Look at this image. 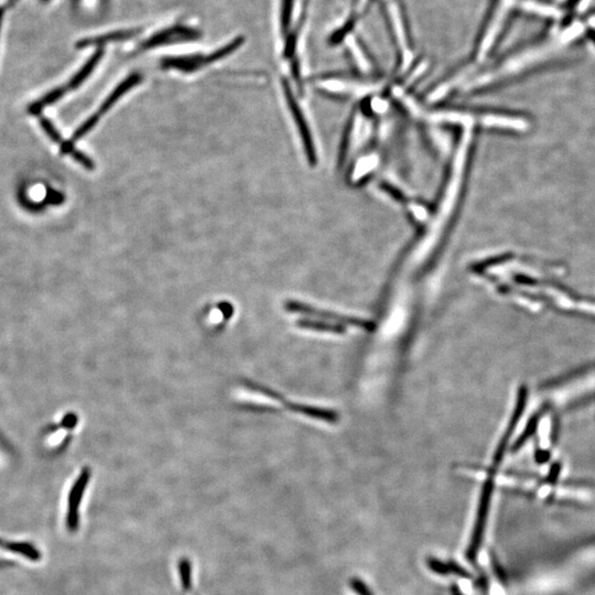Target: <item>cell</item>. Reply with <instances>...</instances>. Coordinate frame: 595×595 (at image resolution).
<instances>
[{"instance_id":"1","label":"cell","mask_w":595,"mask_h":595,"mask_svg":"<svg viewBox=\"0 0 595 595\" xmlns=\"http://www.w3.org/2000/svg\"><path fill=\"white\" fill-rule=\"evenodd\" d=\"M89 479H91V470L89 467H84L77 479L74 480L67 493L65 527L70 534H75L80 529V524H81L80 508H81L82 501H83L87 484L89 483Z\"/></svg>"},{"instance_id":"2","label":"cell","mask_w":595,"mask_h":595,"mask_svg":"<svg viewBox=\"0 0 595 595\" xmlns=\"http://www.w3.org/2000/svg\"><path fill=\"white\" fill-rule=\"evenodd\" d=\"M493 472L491 471L488 479L483 484L482 492H481L480 502L477 508L476 522L471 537L470 546L467 549V556L470 560H474L476 557L481 544H482L483 533H484L485 525H486L488 511H490L491 498H492L493 491H494V480H493Z\"/></svg>"},{"instance_id":"3","label":"cell","mask_w":595,"mask_h":595,"mask_svg":"<svg viewBox=\"0 0 595 595\" xmlns=\"http://www.w3.org/2000/svg\"><path fill=\"white\" fill-rule=\"evenodd\" d=\"M285 307V310L289 311V312L301 313V315H307V317H315L317 320L339 323V324L342 325H352V327H361V329H364L366 331H374L375 327H376L374 322H371V321L320 310V309H315V307H310L305 303L299 302V301H287Z\"/></svg>"},{"instance_id":"4","label":"cell","mask_w":595,"mask_h":595,"mask_svg":"<svg viewBox=\"0 0 595 595\" xmlns=\"http://www.w3.org/2000/svg\"><path fill=\"white\" fill-rule=\"evenodd\" d=\"M281 83H283V93H285L287 104H288L289 109H290L291 114H293V119H295L298 131L300 133L307 161H309L311 165H315L317 163V151H315V141H313L312 133H311L310 129H309L307 119H305L302 109H301L300 106L298 104L297 99H295V95H293V89H291L289 82L285 79H283L281 80Z\"/></svg>"},{"instance_id":"5","label":"cell","mask_w":595,"mask_h":595,"mask_svg":"<svg viewBox=\"0 0 595 595\" xmlns=\"http://www.w3.org/2000/svg\"><path fill=\"white\" fill-rule=\"evenodd\" d=\"M201 31L195 29V28L182 25L173 26V27L161 30L159 33L151 36L141 45V49L151 50L158 47H163V45L197 41V40L201 39Z\"/></svg>"},{"instance_id":"6","label":"cell","mask_w":595,"mask_h":595,"mask_svg":"<svg viewBox=\"0 0 595 595\" xmlns=\"http://www.w3.org/2000/svg\"><path fill=\"white\" fill-rule=\"evenodd\" d=\"M207 55H185V57L165 58L161 60V67L165 70H177L183 73H193L202 67H207Z\"/></svg>"},{"instance_id":"7","label":"cell","mask_w":595,"mask_h":595,"mask_svg":"<svg viewBox=\"0 0 595 595\" xmlns=\"http://www.w3.org/2000/svg\"><path fill=\"white\" fill-rule=\"evenodd\" d=\"M143 75L141 73H133L129 77H126L124 81H121V83L116 87V89L109 94V97L104 101V103L102 104L101 109H99V113L101 114V116L103 114L107 113L109 109L115 105L121 97L125 95L127 92L131 91V89L133 87H137L141 84V82L143 81Z\"/></svg>"},{"instance_id":"8","label":"cell","mask_w":595,"mask_h":595,"mask_svg":"<svg viewBox=\"0 0 595 595\" xmlns=\"http://www.w3.org/2000/svg\"><path fill=\"white\" fill-rule=\"evenodd\" d=\"M139 33L141 31L138 29L119 30V31H114V33L81 40V41L77 42V49H85V48L93 47V45L102 47L104 45H109L111 42H121L131 39V38L136 37Z\"/></svg>"},{"instance_id":"9","label":"cell","mask_w":595,"mask_h":595,"mask_svg":"<svg viewBox=\"0 0 595 595\" xmlns=\"http://www.w3.org/2000/svg\"><path fill=\"white\" fill-rule=\"evenodd\" d=\"M104 55V50L99 49L97 50L91 58H89V61L83 65L81 70L77 72L75 75H74L73 79L70 81L69 87L71 89H77V87H81L82 83H83L87 77L91 75L92 72L95 70V67H97L99 62H101L102 58Z\"/></svg>"},{"instance_id":"10","label":"cell","mask_w":595,"mask_h":595,"mask_svg":"<svg viewBox=\"0 0 595 595\" xmlns=\"http://www.w3.org/2000/svg\"><path fill=\"white\" fill-rule=\"evenodd\" d=\"M297 325L307 330L319 331V332L334 333V334H343L345 333V327L339 323L327 322V321L313 320V319H301L298 321Z\"/></svg>"},{"instance_id":"11","label":"cell","mask_w":595,"mask_h":595,"mask_svg":"<svg viewBox=\"0 0 595 595\" xmlns=\"http://www.w3.org/2000/svg\"><path fill=\"white\" fill-rule=\"evenodd\" d=\"M65 94V89H62V87H58V89L49 92L47 95L41 97L39 101L35 102V103L29 106V113L33 114V115H38L45 107L59 101Z\"/></svg>"},{"instance_id":"12","label":"cell","mask_w":595,"mask_h":595,"mask_svg":"<svg viewBox=\"0 0 595 595\" xmlns=\"http://www.w3.org/2000/svg\"><path fill=\"white\" fill-rule=\"evenodd\" d=\"M295 0H281L280 29L283 35L288 33L293 20Z\"/></svg>"},{"instance_id":"13","label":"cell","mask_w":595,"mask_h":595,"mask_svg":"<svg viewBox=\"0 0 595 595\" xmlns=\"http://www.w3.org/2000/svg\"><path fill=\"white\" fill-rule=\"evenodd\" d=\"M99 119H101V114L99 113L92 115L89 119L84 121V123L80 126L79 129L75 131L71 141H69L70 143H71L72 145H74L75 141H79V139H81L82 137H84V136L87 135V133H89V131L95 127V125L99 123Z\"/></svg>"},{"instance_id":"14","label":"cell","mask_w":595,"mask_h":595,"mask_svg":"<svg viewBox=\"0 0 595 595\" xmlns=\"http://www.w3.org/2000/svg\"><path fill=\"white\" fill-rule=\"evenodd\" d=\"M538 421L539 416L534 417V418L531 419V420L529 421L528 426H527L526 430L524 431V433H523L522 437H520V438H519L518 440L516 441V443H515L514 448H513V450H518V449L520 448V447H522V445L524 444L525 442H526L527 439H528L529 437H530V435H533V433H534L535 431H536L537 425H538Z\"/></svg>"},{"instance_id":"15","label":"cell","mask_w":595,"mask_h":595,"mask_svg":"<svg viewBox=\"0 0 595 595\" xmlns=\"http://www.w3.org/2000/svg\"><path fill=\"white\" fill-rule=\"evenodd\" d=\"M40 125H41L42 129L45 131V133H47L48 137L52 141H55V143H60L61 141V135H60L55 125L49 119H45V117H42V119H40Z\"/></svg>"},{"instance_id":"16","label":"cell","mask_w":595,"mask_h":595,"mask_svg":"<svg viewBox=\"0 0 595 595\" xmlns=\"http://www.w3.org/2000/svg\"><path fill=\"white\" fill-rule=\"evenodd\" d=\"M297 41L298 29L295 30V33H291L290 35L288 36V38H287L285 50H283V57H285V59H293V55H295V48H297Z\"/></svg>"},{"instance_id":"17","label":"cell","mask_w":595,"mask_h":595,"mask_svg":"<svg viewBox=\"0 0 595 595\" xmlns=\"http://www.w3.org/2000/svg\"><path fill=\"white\" fill-rule=\"evenodd\" d=\"M70 155L73 157L74 160H77V163H81L85 169L93 170L95 168V163H94L91 158L85 155V153H82V151H77V149H72L70 151Z\"/></svg>"},{"instance_id":"18","label":"cell","mask_w":595,"mask_h":595,"mask_svg":"<svg viewBox=\"0 0 595 595\" xmlns=\"http://www.w3.org/2000/svg\"><path fill=\"white\" fill-rule=\"evenodd\" d=\"M291 72H293V79H295V83H297L298 89L300 91L301 94H303V84L302 80H301L300 65H299V61H298V60H293V63H291Z\"/></svg>"},{"instance_id":"19","label":"cell","mask_w":595,"mask_h":595,"mask_svg":"<svg viewBox=\"0 0 595 595\" xmlns=\"http://www.w3.org/2000/svg\"><path fill=\"white\" fill-rule=\"evenodd\" d=\"M18 1H19V0H8L7 6L9 8L13 7V6H15L16 4L18 3Z\"/></svg>"},{"instance_id":"20","label":"cell","mask_w":595,"mask_h":595,"mask_svg":"<svg viewBox=\"0 0 595 595\" xmlns=\"http://www.w3.org/2000/svg\"><path fill=\"white\" fill-rule=\"evenodd\" d=\"M3 20H4V9L0 8V31H1V26H3Z\"/></svg>"},{"instance_id":"21","label":"cell","mask_w":595,"mask_h":595,"mask_svg":"<svg viewBox=\"0 0 595 595\" xmlns=\"http://www.w3.org/2000/svg\"><path fill=\"white\" fill-rule=\"evenodd\" d=\"M43 1H48V0H43Z\"/></svg>"}]
</instances>
